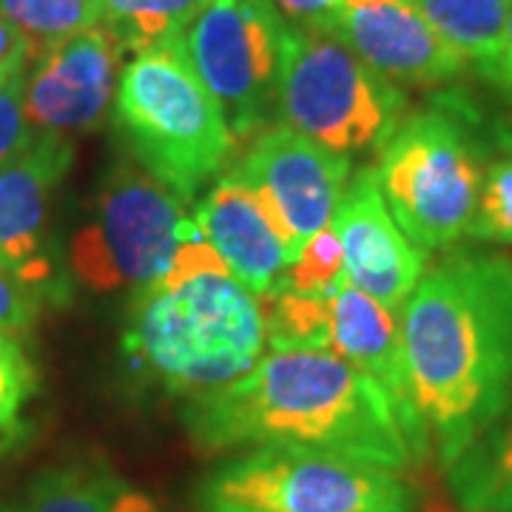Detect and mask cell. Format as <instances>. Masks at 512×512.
Wrapping results in <instances>:
<instances>
[{
    "label": "cell",
    "mask_w": 512,
    "mask_h": 512,
    "mask_svg": "<svg viewBox=\"0 0 512 512\" xmlns=\"http://www.w3.org/2000/svg\"><path fill=\"white\" fill-rule=\"evenodd\" d=\"M507 97H510V114L504 117V120H498L495 123V137H498V143L504 146V151H512V83L504 89Z\"/></svg>",
    "instance_id": "31"
},
{
    "label": "cell",
    "mask_w": 512,
    "mask_h": 512,
    "mask_svg": "<svg viewBox=\"0 0 512 512\" xmlns=\"http://www.w3.org/2000/svg\"><path fill=\"white\" fill-rule=\"evenodd\" d=\"M413 407L447 470L512 402V262L444 256L399 316Z\"/></svg>",
    "instance_id": "1"
},
{
    "label": "cell",
    "mask_w": 512,
    "mask_h": 512,
    "mask_svg": "<svg viewBox=\"0 0 512 512\" xmlns=\"http://www.w3.org/2000/svg\"><path fill=\"white\" fill-rule=\"evenodd\" d=\"M330 353L342 356L345 362L362 370L367 379L382 387L402 416L407 439L413 444L419 464L430 456V439L424 433V424L410 396L399 316L359 288H353L348 276L330 296Z\"/></svg>",
    "instance_id": "15"
},
{
    "label": "cell",
    "mask_w": 512,
    "mask_h": 512,
    "mask_svg": "<svg viewBox=\"0 0 512 512\" xmlns=\"http://www.w3.org/2000/svg\"><path fill=\"white\" fill-rule=\"evenodd\" d=\"M342 279H345V254H342V245H339L333 225H325L322 231H316L305 242L302 254L291 268H285L282 282L274 293L291 291L302 293V296L330 299Z\"/></svg>",
    "instance_id": "23"
},
{
    "label": "cell",
    "mask_w": 512,
    "mask_h": 512,
    "mask_svg": "<svg viewBox=\"0 0 512 512\" xmlns=\"http://www.w3.org/2000/svg\"><path fill=\"white\" fill-rule=\"evenodd\" d=\"M444 476L461 512H512V402Z\"/></svg>",
    "instance_id": "18"
},
{
    "label": "cell",
    "mask_w": 512,
    "mask_h": 512,
    "mask_svg": "<svg viewBox=\"0 0 512 512\" xmlns=\"http://www.w3.org/2000/svg\"><path fill=\"white\" fill-rule=\"evenodd\" d=\"M194 225L242 288L254 296H268L279 288L285 268L291 265L285 242L234 168L202 197Z\"/></svg>",
    "instance_id": "16"
},
{
    "label": "cell",
    "mask_w": 512,
    "mask_h": 512,
    "mask_svg": "<svg viewBox=\"0 0 512 512\" xmlns=\"http://www.w3.org/2000/svg\"><path fill=\"white\" fill-rule=\"evenodd\" d=\"M100 23L120 37L126 52H146L180 40L205 0H97Z\"/></svg>",
    "instance_id": "20"
},
{
    "label": "cell",
    "mask_w": 512,
    "mask_h": 512,
    "mask_svg": "<svg viewBox=\"0 0 512 512\" xmlns=\"http://www.w3.org/2000/svg\"><path fill=\"white\" fill-rule=\"evenodd\" d=\"M373 168L393 220L416 248L441 251L467 237L484 163L473 134L453 111L404 117Z\"/></svg>",
    "instance_id": "7"
},
{
    "label": "cell",
    "mask_w": 512,
    "mask_h": 512,
    "mask_svg": "<svg viewBox=\"0 0 512 512\" xmlns=\"http://www.w3.org/2000/svg\"><path fill=\"white\" fill-rule=\"evenodd\" d=\"M407 97L325 26H288L276 89L279 123L336 154L382 148Z\"/></svg>",
    "instance_id": "5"
},
{
    "label": "cell",
    "mask_w": 512,
    "mask_h": 512,
    "mask_svg": "<svg viewBox=\"0 0 512 512\" xmlns=\"http://www.w3.org/2000/svg\"><path fill=\"white\" fill-rule=\"evenodd\" d=\"M208 453L302 447L404 473L419 458L390 396L330 350H274L183 413Z\"/></svg>",
    "instance_id": "2"
},
{
    "label": "cell",
    "mask_w": 512,
    "mask_h": 512,
    "mask_svg": "<svg viewBox=\"0 0 512 512\" xmlns=\"http://www.w3.org/2000/svg\"><path fill=\"white\" fill-rule=\"evenodd\" d=\"M126 46L103 23L29 60L23 109L35 134H89L114 109Z\"/></svg>",
    "instance_id": "11"
},
{
    "label": "cell",
    "mask_w": 512,
    "mask_h": 512,
    "mask_svg": "<svg viewBox=\"0 0 512 512\" xmlns=\"http://www.w3.org/2000/svg\"><path fill=\"white\" fill-rule=\"evenodd\" d=\"M393 86H444L467 72L410 0H336L319 23Z\"/></svg>",
    "instance_id": "13"
},
{
    "label": "cell",
    "mask_w": 512,
    "mask_h": 512,
    "mask_svg": "<svg viewBox=\"0 0 512 512\" xmlns=\"http://www.w3.org/2000/svg\"><path fill=\"white\" fill-rule=\"evenodd\" d=\"M467 237L476 242L512 245V151L484 168L481 194Z\"/></svg>",
    "instance_id": "25"
},
{
    "label": "cell",
    "mask_w": 512,
    "mask_h": 512,
    "mask_svg": "<svg viewBox=\"0 0 512 512\" xmlns=\"http://www.w3.org/2000/svg\"><path fill=\"white\" fill-rule=\"evenodd\" d=\"M487 80L495 83L498 89H507L512 83V3L510 15H507V32H504V49H501V57H498L493 72L487 74Z\"/></svg>",
    "instance_id": "30"
},
{
    "label": "cell",
    "mask_w": 512,
    "mask_h": 512,
    "mask_svg": "<svg viewBox=\"0 0 512 512\" xmlns=\"http://www.w3.org/2000/svg\"><path fill=\"white\" fill-rule=\"evenodd\" d=\"M436 35L484 77L493 72L507 32L512 0H410Z\"/></svg>",
    "instance_id": "19"
},
{
    "label": "cell",
    "mask_w": 512,
    "mask_h": 512,
    "mask_svg": "<svg viewBox=\"0 0 512 512\" xmlns=\"http://www.w3.org/2000/svg\"><path fill=\"white\" fill-rule=\"evenodd\" d=\"M32 60V49L26 37L20 35L18 26H12L6 18H0V69H18Z\"/></svg>",
    "instance_id": "28"
},
{
    "label": "cell",
    "mask_w": 512,
    "mask_h": 512,
    "mask_svg": "<svg viewBox=\"0 0 512 512\" xmlns=\"http://www.w3.org/2000/svg\"><path fill=\"white\" fill-rule=\"evenodd\" d=\"M23 512H157V504L106 461H74L40 473Z\"/></svg>",
    "instance_id": "17"
},
{
    "label": "cell",
    "mask_w": 512,
    "mask_h": 512,
    "mask_svg": "<svg viewBox=\"0 0 512 512\" xmlns=\"http://www.w3.org/2000/svg\"><path fill=\"white\" fill-rule=\"evenodd\" d=\"M46 305H49L46 293L26 285L20 276L0 265V333L15 336L20 330L32 328Z\"/></svg>",
    "instance_id": "27"
},
{
    "label": "cell",
    "mask_w": 512,
    "mask_h": 512,
    "mask_svg": "<svg viewBox=\"0 0 512 512\" xmlns=\"http://www.w3.org/2000/svg\"><path fill=\"white\" fill-rule=\"evenodd\" d=\"M330 225L342 245L350 285L390 313H402L427 271V251L416 248L396 225L373 165L350 177Z\"/></svg>",
    "instance_id": "14"
},
{
    "label": "cell",
    "mask_w": 512,
    "mask_h": 512,
    "mask_svg": "<svg viewBox=\"0 0 512 512\" xmlns=\"http://www.w3.org/2000/svg\"><path fill=\"white\" fill-rule=\"evenodd\" d=\"M37 390L35 365L18 339L0 333V450L23 430V410Z\"/></svg>",
    "instance_id": "24"
},
{
    "label": "cell",
    "mask_w": 512,
    "mask_h": 512,
    "mask_svg": "<svg viewBox=\"0 0 512 512\" xmlns=\"http://www.w3.org/2000/svg\"><path fill=\"white\" fill-rule=\"evenodd\" d=\"M23 83H26V66L12 74L6 83H0V165L15 160L37 137L23 109Z\"/></svg>",
    "instance_id": "26"
},
{
    "label": "cell",
    "mask_w": 512,
    "mask_h": 512,
    "mask_svg": "<svg viewBox=\"0 0 512 512\" xmlns=\"http://www.w3.org/2000/svg\"><path fill=\"white\" fill-rule=\"evenodd\" d=\"M185 205L131 154L111 165L69 242V271L94 293H140L171 268L188 228Z\"/></svg>",
    "instance_id": "8"
},
{
    "label": "cell",
    "mask_w": 512,
    "mask_h": 512,
    "mask_svg": "<svg viewBox=\"0 0 512 512\" xmlns=\"http://www.w3.org/2000/svg\"><path fill=\"white\" fill-rule=\"evenodd\" d=\"M26 66H29V63H26ZM20 69H23V66H18V69H0V83H6V80L15 72H20Z\"/></svg>",
    "instance_id": "32"
},
{
    "label": "cell",
    "mask_w": 512,
    "mask_h": 512,
    "mask_svg": "<svg viewBox=\"0 0 512 512\" xmlns=\"http://www.w3.org/2000/svg\"><path fill=\"white\" fill-rule=\"evenodd\" d=\"M274 350H330V299L279 291L256 296Z\"/></svg>",
    "instance_id": "21"
},
{
    "label": "cell",
    "mask_w": 512,
    "mask_h": 512,
    "mask_svg": "<svg viewBox=\"0 0 512 512\" xmlns=\"http://www.w3.org/2000/svg\"><path fill=\"white\" fill-rule=\"evenodd\" d=\"M111 111L128 154L185 202L234 157L237 137L180 40L128 60Z\"/></svg>",
    "instance_id": "4"
},
{
    "label": "cell",
    "mask_w": 512,
    "mask_h": 512,
    "mask_svg": "<svg viewBox=\"0 0 512 512\" xmlns=\"http://www.w3.org/2000/svg\"><path fill=\"white\" fill-rule=\"evenodd\" d=\"M123 348L180 396H205L245 376L265 348L259 299L231 274H202L134 293Z\"/></svg>",
    "instance_id": "3"
},
{
    "label": "cell",
    "mask_w": 512,
    "mask_h": 512,
    "mask_svg": "<svg viewBox=\"0 0 512 512\" xmlns=\"http://www.w3.org/2000/svg\"><path fill=\"white\" fill-rule=\"evenodd\" d=\"M0 18L18 26L32 57L66 37L80 35L100 23L97 0H0Z\"/></svg>",
    "instance_id": "22"
},
{
    "label": "cell",
    "mask_w": 512,
    "mask_h": 512,
    "mask_svg": "<svg viewBox=\"0 0 512 512\" xmlns=\"http://www.w3.org/2000/svg\"><path fill=\"white\" fill-rule=\"evenodd\" d=\"M288 20L274 0H205L180 35L234 137H254L276 111Z\"/></svg>",
    "instance_id": "9"
},
{
    "label": "cell",
    "mask_w": 512,
    "mask_h": 512,
    "mask_svg": "<svg viewBox=\"0 0 512 512\" xmlns=\"http://www.w3.org/2000/svg\"><path fill=\"white\" fill-rule=\"evenodd\" d=\"M72 160L69 137L37 134L15 160L0 165V265L46 293L49 302L69 296L49 239V217Z\"/></svg>",
    "instance_id": "12"
},
{
    "label": "cell",
    "mask_w": 512,
    "mask_h": 512,
    "mask_svg": "<svg viewBox=\"0 0 512 512\" xmlns=\"http://www.w3.org/2000/svg\"><path fill=\"white\" fill-rule=\"evenodd\" d=\"M293 26H319L336 0H274Z\"/></svg>",
    "instance_id": "29"
},
{
    "label": "cell",
    "mask_w": 512,
    "mask_h": 512,
    "mask_svg": "<svg viewBox=\"0 0 512 512\" xmlns=\"http://www.w3.org/2000/svg\"><path fill=\"white\" fill-rule=\"evenodd\" d=\"M202 512H416L404 473L302 447H254L197 487Z\"/></svg>",
    "instance_id": "6"
},
{
    "label": "cell",
    "mask_w": 512,
    "mask_h": 512,
    "mask_svg": "<svg viewBox=\"0 0 512 512\" xmlns=\"http://www.w3.org/2000/svg\"><path fill=\"white\" fill-rule=\"evenodd\" d=\"M234 171L262 202L291 265L305 242L330 225L353 177L350 157L319 146L285 123L256 131Z\"/></svg>",
    "instance_id": "10"
}]
</instances>
